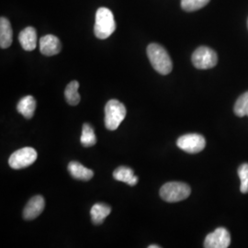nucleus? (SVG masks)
Returning <instances> with one entry per match:
<instances>
[{
  "label": "nucleus",
  "instance_id": "nucleus-22",
  "mask_svg": "<svg viewBox=\"0 0 248 248\" xmlns=\"http://www.w3.org/2000/svg\"><path fill=\"white\" fill-rule=\"evenodd\" d=\"M149 248H160L159 246H154V245H151L148 247Z\"/></svg>",
  "mask_w": 248,
  "mask_h": 248
},
{
  "label": "nucleus",
  "instance_id": "nucleus-17",
  "mask_svg": "<svg viewBox=\"0 0 248 248\" xmlns=\"http://www.w3.org/2000/svg\"><path fill=\"white\" fill-rule=\"evenodd\" d=\"M79 83L78 81H72L64 90V97L67 103L71 106H77L80 102V95L78 93Z\"/></svg>",
  "mask_w": 248,
  "mask_h": 248
},
{
  "label": "nucleus",
  "instance_id": "nucleus-23",
  "mask_svg": "<svg viewBox=\"0 0 248 248\" xmlns=\"http://www.w3.org/2000/svg\"></svg>",
  "mask_w": 248,
  "mask_h": 248
},
{
  "label": "nucleus",
  "instance_id": "nucleus-14",
  "mask_svg": "<svg viewBox=\"0 0 248 248\" xmlns=\"http://www.w3.org/2000/svg\"><path fill=\"white\" fill-rule=\"evenodd\" d=\"M12 29L8 18H0V46L2 49L9 48L12 44Z\"/></svg>",
  "mask_w": 248,
  "mask_h": 248
},
{
  "label": "nucleus",
  "instance_id": "nucleus-20",
  "mask_svg": "<svg viewBox=\"0 0 248 248\" xmlns=\"http://www.w3.org/2000/svg\"><path fill=\"white\" fill-rule=\"evenodd\" d=\"M211 0H181V8L187 12L202 9Z\"/></svg>",
  "mask_w": 248,
  "mask_h": 248
},
{
  "label": "nucleus",
  "instance_id": "nucleus-13",
  "mask_svg": "<svg viewBox=\"0 0 248 248\" xmlns=\"http://www.w3.org/2000/svg\"><path fill=\"white\" fill-rule=\"evenodd\" d=\"M111 213V208L105 203H96L90 211L91 220L94 224H102L104 220Z\"/></svg>",
  "mask_w": 248,
  "mask_h": 248
},
{
  "label": "nucleus",
  "instance_id": "nucleus-11",
  "mask_svg": "<svg viewBox=\"0 0 248 248\" xmlns=\"http://www.w3.org/2000/svg\"><path fill=\"white\" fill-rule=\"evenodd\" d=\"M18 41L22 48L28 51H33L37 46V31L33 27H27L18 35Z\"/></svg>",
  "mask_w": 248,
  "mask_h": 248
},
{
  "label": "nucleus",
  "instance_id": "nucleus-8",
  "mask_svg": "<svg viewBox=\"0 0 248 248\" xmlns=\"http://www.w3.org/2000/svg\"><path fill=\"white\" fill-rule=\"evenodd\" d=\"M230 244V232L225 228L220 227L206 236L204 241V248H229Z\"/></svg>",
  "mask_w": 248,
  "mask_h": 248
},
{
  "label": "nucleus",
  "instance_id": "nucleus-2",
  "mask_svg": "<svg viewBox=\"0 0 248 248\" xmlns=\"http://www.w3.org/2000/svg\"><path fill=\"white\" fill-rule=\"evenodd\" d=\"M116 30L113 13L108 8H99L96 13L94 33L98 39L105 40L111 35Z\"/></svg>",
  "mask_w": 248,
  "mask_h": 248
},
{
  "label": "nucleus",
  "instance_id": "nucleus-21",
  "mask_svg": "<svg viewBox=\"0 0 248 248\" xmlns=\"http://www.w3.org/2000/svg\"><path fill=\"white\" fill-rule=\"evenodd\" d=\"M238 176L241 180L240 190L242 193H248V164L245 163L241 165L238 169Z\"/></svg>",
  "mask_w": 248,
  "mask_h": 248
},
{
  "label": "nucleus",
  "instance_id": "nucleus-9",
  "mask_svg": "<svg viewBox=\"0 0 248 248\" xmlns=\"http://www.w3.org/2000/svg\"><path fill=\"white\" fill-rule=\"evenodd\" d=\"M62 44L56 36L48 34L40 40V52L46 56L56 55L61 52Z\"/></svg>",
  "mask_w": 248,
  "mask_h": 248
},
{
  "label": "nucleus",
  "instance_id": "nucleus-18",
  "mask_svg": "<svg viewBox=\"0 0 248 248\" xmlns=\"http://www.w3.org/2000/svg\"><path fill=\"white\" fill-rule=\"evenodd\" d=\"M80 141L84 147H91L96 144L97 137L94 133L93 127L90 124H85L83 125Z\"/></svg>",
  "mask_w": 248,
  "mask_h": 248
},
{
  "label": "nucleus",
  "instance_id": "nucleus-6",
  "mask_svg": "<svg viewBox=\"0 0 248 248\" xmlns=\"http://www.w3.org/2000/svg\"><path fill=\"white\" fill-rule=\"evenodd\" d=\"M37 159V152L31 147H24L14 152L9 159V167L13 169H22L31 166Z\"/></svg>",
  "mask_w": 248,
  "mask_h": 248
},
{
  "label": "nucleus",
  "instance_id": "nucleus-12",
  "mask_svg": "<svg viewBox=\"0 0 248 248\" xmlns=\"http://www.w3.org/2000/svg\"><path fill=\"white\" fill-rule=\"evenodd\" d=\"M68 171L74 178L84 180V181L90 180L94 176V172L91 169H87L78 162H75V161L69 163Z\"/></svg>",
  "mask_w": 248,
  "mask_h": 248
},
{
  "label": "nucleus",
  "instance_id": "nucleus-16",
  "mask_svg": "<svg viewBox=\"0 0 248 248\" xmlns=\"http://www.w3.org/2000/svg\"><path fill=\"white\" fill-rule=\"evenodd\" d=\"M113 177L118 181L127 183L130 186H135L138 183V177L134 176L133 169L127 167H120L113 172Z\"/></svg>",
  "mask_w": 248,
  "mask_h": 248
},
{
  "label": "nucleus",
  "instance_id": "nucleus-7",
  "mask_svg": "<svg viewBox=\"0 0 248 248\" xmlns=\"http://www.w3.org/2000/svg\"><path fill=\"white\" fill-rule=\"evenodd\" d=\"M177 147L188 154H198L203 150L206 141L202 135L189 133L179 137L177 141Z\"/></svg>",
  "mask_w": 248,
  "mask_h": 248
},
{
  "label": "nucleus",
  "instance_id": "nucleus-5",
  "mask_svg": "<svg viewBox=\"0 0 248 248\" xmlns=\"http://www.w3.org/2000/svg\"><path fill=\"white\" fill-rule=\"evenodd\" d=\"M191 60L196 68L206 70L213 68L217 64L218 55L213 49L207 46H201L192 54Z\"/></svg>",
  "mask_w": 248,
  "mask_h": 248
},
{
  "label": "nucleus",
  "instance_id": "nucleus-4",
  "mask_svg": "<svg viewBox=\"0 0 248 248\" xmlns=\"http://www.w3.org/2000/svg\"><path fill=\"white\" fill-rule=\"evenodd\" d=\"M126 108L117 99H110L105 107V125L109 131H115L126 117Z\"/></svg>",
  "mask_w": 248,
  "mask_h": 248
},
{
  "label": "nucleus",
  "instance_id": "nucleus-19",
  "mask_svg": "<svg viewBox=\"0 0 248 248\" xmlns=\"http://www.w3.org/2000/svg\"><path fill=\"white\" fill-rule=\"evenodd\" d=\"M233 110L235 115L238 117L248 116V91L241 95L236 100Z\"/></svg>",
  "mask_w": 248,
  "mask_h": 248
},
{
  "label": "nucleus",
  "instance_id": "nucleus-10",
  "mask_svg": "<svg viewBox=\"0 0 248 248\" xmlns=\"http://www.w3.org/2000/svg\"><path fill=\"white\" fill-rule=\"evenodd\" d=\"M45 207V199L42 196H34L30 200V202L25 206L23 211V218L27 221L34 220L43 213Z\"/></svg>",
  "mask_w": 248,
  "mask_h": 248
},
{
  "label": "nucleus",
  "instance_id": "nucleus-3",
  "mask_svg": "<svg viewBox=\"0 0 248 248\" xmlns=\"http://www.w3.org/2000/svg\"><path fill=\"white\" fill-rule=\"evenodd\" d=\"M191 193L190 186L183 182H169L160 188V196L167 202H178Z\"/></svg>",
  "mask_w": 248,
  "mask_h": 248
},
{
  "label": "nucleus",
  "instance_id": "nucleus-1",
  "mask_svg": "<svg viewBox=\"0 0 248 248\" xmlns=\"http://www.w3.org/2000/svg\"><path fill=\"white\" fill-rule=\"evenodd\" d=\"M147 55L152 66L161 75H169L173 69V62L167 50L157 44H151L147 47Z\"/></svg>",
  "mask_w": 248,
  "mask_h": 248
},
{
  "label": "nucleus",
  "instance_id": "nucleus-15",
  "mask_svg": "<svg viewBox=\"0 0 248 248\" xmlns=\"http://www.w3.org/2000/svg\"><path fill=\"white\" fill-rule=\"evenodd\" d=\"M36 100L32 96H26L18 101L17 109L26 119H31L34 115Z\"/></svg>",
  "mask_w": 248,
  "mask_h": 248
}]
</instances>
